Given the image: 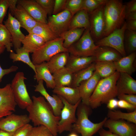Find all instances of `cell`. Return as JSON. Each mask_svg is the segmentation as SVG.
I'll use <instances>...</instances> for the list:
<instances>
[{"label": "cell", "mask_w": 136, "mask_h": 136, "mask_svg": "<svg viewBox=\"0 0 136 136\" xmlns=\"http://www.w3.org/2000/svg\"><path fill=\"white\" fill-rule=\"evenodd\" d=\"M32 103L26 108L28 116L35 126L43 125L51 131L53 136L57 135V126L60 116H56L52 108L43 96L32 97Z\"/></svg>", "instance_id": "6da1fadb"}, {"label": "cell", "mask_w": 136, "mask_h": 136, "mask_svg": "<svg viewBox=\"0 0 136 136\" xmlns=\"http://www.w3.org/2000/svg\"><path fill=\"white\" fill-rule=\"evenodd\" d=\"M119 75V73L116 71L111 76L100 80L90 98L89 106L91 109L107 104L117 96L116 83Z\"/></svg>", "instance_id": "7a4b0ae2"}, {"label": "cell", "mask_w": 136, "mask_h": 136, "mask_svg": "<svg viewBox=\"0 0 136 136\" xmlns=\"http://www.w3.org/2000/svg\"><path fill=\"white\" fill-rule=\"evenodd\" d=\"M106 27L104 37L120 28L125 22V5L120 0H107L104 7Z\"/></svg>", "instance_id": "3957f363"}, {"label": "cell", "mask_w": 136, "mask_h": 136, "mask_svg": "<svg viewBox=\"0 0 136 136\" xmlns=\"http://www.w3.org/2000/svg\"><path fill=\"white\" fill-rule=\"evenodd\" d=\"M91 109L89 106L80 103L77 109L76 121L70 132L80 134L81 136H92L103 128L107 118L105 117L99 123L92 122L88 118Z\"/></svg>", "instance_id": "277c9868"}, {"label": "cell", "mask_w": 136, "mask_h": 136, "mask_svg": "<svg viewBox=\"0 0 136 136\" xmlns=\"http://www.w3.org/2000/svg\"><path fill=\"white\" fill-rule=\"evenodd\" d=\"M63 39L60 37L46 42L32 54V61L34 65L48 61L55 55L60 53L68 52L63 46Z\"/></svg>", "instance_id": "5b68a950"}, {"label": "cell", "mask_w": 136, "mask_h": 136, "mask_svg": "<svg viewBox=\"0 0 136 136\" xmlns=\"http://www.w3.org/2000/svg\"><path fill=\"white\" fill-rule=\"evenodd\" d=\"M99 46L96 45L90 33V29H85L80 39L68 48L71 55L80 57L95 55Z\"/></svg>", "instance_id": "8992f818"}, {"label": "cell", "mask_w": 136, "mask_h": 136, "mask_svg": "<svg viewBox=\"0 0 136 136\" xmlns=\"http://www.w3.org/2000/svg\"><path fill=\"white\" fill-rule=\"evenodd\" d=\"M26 79L24 73L19 72L16 73L11 84L15 100L19 107L23 109L32 103L24 83Z\"/></svg>", "instance_id": "52a82bcc"}, {"label": "cell", "mask_w": 136, "mask_h": 136, "mask_svg": "<svg viewBox=\"0 0 136 136\" xmlns=\"http://www.w3.org/2000/svg\"><path fill=\"white\" fill-rule=\"evenodd\" d=\"M126 29V22L120 28L116 29L107 36L95 42L99 46H107L112 48L119 52L123 57L126 56L124 39Z\"/></svg>", "instance_id": "ba28073f"}, {"label": "cell", "mask_w": 136, "mask_h": 136, "mask_svg": "<svg viewBox=\"0 0 136 136\" xmlns=\"http://www.w3.org/2000/svg\"><path fill=\"white\" fill-rule=\"evenodd\" d=\"M59 96L62 100L64 106L61 112L60 119L57 125V132L60 134L65 131L71 132L73 125L76 121V111L81 100L75 104L73 105L69 103L62 97Z\"/></svg>", "instance_id": "9c48e42d"}, {"label": "cell", "mask_w": 136, "mask_h": 136, "mask_svg": "<svg viewBox=\"0 0 136 136\" xmlns=\"http://www.w3.org/2000/svg\"><path fill=\"white\" fill-rule=\"evenodd\" d=\"M105 4L90 14L89 16L90 32L95 42L104 37L106 27L104 14Z\"/></svg>", "instance_id": "30bf717a"}, {"label": "cell", "mask_w": 136, "mask_h": 136, "mask_svg": "<svg viewBox=\"0 0 136 136\" xmlns=\"http://www.w3.org/2000/svg\"><path fill=\"white\" fill-rule=\"evenodd\" d=\"M73 17L69 11L65 10L57 14L50 16L47 19V24L54 33L59 37L69 30Z\"/></svg>", "instance_id": "8fae6325"}, {"label": "cell", "mask_w": 136, "mask_h": 136, "mask_svg": "<svg viewBox=\"0 0 136 136\" xmlns=\"http://www.w3.org/2000/svg\"><path fill=\"white\" fill-rule=\"evenodd\" d=\"M104 126L119 136H136V124L124 120L107 119Z\"/></svg>", "instance_id": "7c38bea8"}, {"label": "cell", "mask_w": 136, "mask_h": 136, "mask_svg": "<svg viewBox=\"0 0 136 136\" xmlns=\"http://www.w3.org/2000/svg\"><path fill=\"white\" fill-rule=\"evenodd\" d=\"M17 105L11 84L0 88V119L12 114Z\"/></svg>", "instance_id": "4fadbf2b"}, {"label": "cell", "mask_w": 136, "mask_h": 136, "mask_svg": "<svg viewBox=\"0 0 136 136\" xmlns=\"http://www.w3.org/2000/svg\"><path fill=\"white\" fill-rule=\"evenodd\" d=\"M30 120L27 115H18L13 113L0 119V129L14 132Z\"/></svg>", "instance_id": "5bb4252c"}, {"label": "cell", "mask_w": 136, "mask_h": 136, "mask_svg": "<svg viewBox=\"0 0 136 136\" xmlns=\"http://www.w3.org/2000/svg\"><path fill=\"white\" fill-rule=\"evenodd\" d=\"M4 24L11 35L14 50H15L21 47V41L24 39L25 36L21 30V26L19 22L9 11L8 18L4 22Z\"/></svg>", "instance_id": "9a60e30c"}, {"label": "cell", "mask_w": 136, "mask_h": 136, "mask_svg": "<svg viewBox=\"0 0 136 136\" xmlns=\"http://www.w3.org/2000/svg\"><path fill=\"white\" fill-rule=\"evenodd\" d=\"M17 4L37 21L47 24V15L36 0H18Z\"/></svg>", "instance_id": "2e32d148"}, {"label": "cell", "mask_w": 136, "mask_h": 136, "mask_svg": "<svg viewBox=\"0 0 136 136\" xmlns=\"http://www.w3.org/2000/svg\"><path fill=\"white\" fill-rule=\"evenodd\" d=\"M100 79L99 75L95 71L91 77L80 84L78 87L82 103L89 106L90 98Z\"/></svg>", "instance_id": "e0dca14e"}, {"label": "cell", "mask_w": 136, "mask_h": 136, "mask_svg": "<svg viewBox=\"0 0 136 136\" xmlns=\"http://www.w3.org/2000/svg\"><path fill=\"white\" fill-rule=\"evenodd\" d=\"M35 86V91L40 93L47 101L52 108L54 115L60 116L64 104L61 99L58 95L54 94L52 96L47 91L44 86L43 81L40 80Z\"/></svg>", "instance_id": "ac0fdd59"}, {"label": "cell", "mask_w": 136, "mask_h": 136, "mask_svg": "<svg viewBox=\"0 0 136 136\" xmlns=\"http://www.w3.org/2000/svg\"><path fill=\"white\" fill-rule=\"evenodd\" d=\"M116 87L117 96L122 94H136V81L127 74L119 73Z\"/></svg>", "instance_id": "d6986e66"}, {"label": "cell", "mask_w": 136, "mask_h": 136, "mask_svg": "<svg viewBox=\"0 0 136 136\" xmlns=\"http://www.w3.org/2000/svg\"><path fill=\"white\" fill-rule=\"evenodd\" d=\"M96 60L94 56L80 57L70 55L65 67L74 74L87 67Z\"/></svg>", "instance_id": "ffe728a7"}, {"label": "cell", "mask_w": 136, "mask_h": 136, "mask_svg": "<svg viewBox=\"0 0 136 136\" xmlns=\"http://www.w3.org/2000/svg\"><path fill=\"white\" fill-rule=\"evenodd\" d=\"M52 91L54 93L62 97L72 105H75L81 100L78 87H55Z\"/></svg>", "instance_id": "44dd1931"}, {"label": "cell", "mask_w": 136, "mask_h": 136, "mask_svg": "<svg viewBox=\"0 0 136 136\" xmlns=\"http://www.w3.org/2000/svg\"><path fill=\"white\" fill-rule=\"evenodd\" d=\"M36 73L34 78L38 82L40 80L44 81L48 88L53 89L55 85L53 76L49 69L47 62L35 65Z\"/></svg>", "instance_id": "7402d4cb"}, {"label": "cell", "mask_w": 136, "mask_h": 136, "mask_svg": "<svg viewBox=\"0 0 136 136\" xmlns=\"http://www.w3.org/2000/svg\"><path fill=\"white\" fill-rule=\"evenodd\" d=\"M14 16L19 23L21 27L25 29L28 33L38 23L21 6L18 4L17 6Z\"/></svg>", "instance_id": "603a6c76"}, {"label": "cell", "mask_w": 136, "mask_h": 136, "mask_svg": "<svg viewBox=\"0 0 136 136\" xmlns=\"http://www.w3.org/2000/svg\"><path fill=\"white\" fill-rule=\"evenodd\" d=\"M136 57V53L135 52L114 62L116 71L119 73H126L131 75L135 71L133 63Z\"/></svg>", "instance_id": "cb8c5ba5"}, {"label": "cell", "mask_w": 136, "mask_h": 136, "mask_svg": "<svg viewBox=\"0 0 136 136\" xmlns=\"http://www.w3.org/2000/svg\"><path fill=\"white\" fill-rule=\"evenodd\" d=\"M94 56L96 61H116L123 57L117 51L107 46H99Z\"/></svg>", "instance_id": "d4e9b609"}, {"label": "cell", "mask_w": 136, "mask_h": 136, "mask_svg": "<svg viewBox=\"0 0 136 136\" xmlns=\"http://www.w3.org/2000/svg\"><path fill=\"white\" fill-rule=\"evenodd\" d=\"M46 42L41 37L36 34L29 33L21 41L22 47L29 53H33L43 45Z\"/></svg>", "instance_id": "484cf974"}, {"label": "cell", "mask_w": 136, "mask_h": 136, "mask_svg": "<svg viewBox=\"0 0 136 136\" xmlns=\"http://www.w3.org/2000/svg\"><path fill=\"white\" fill-rule=\"evenodd\" d=\"M90 24L89 14L85 10H81L72 17L70 22L69 30L75 28L90 29Z\"/></svg>", "instance_id": "4316f807"}, {"label": "cell", "mask_w": 136, "mask_h": 136, "mask_svg": "<svg viewBox=\"0 0 136 136\" xmlns=\"http://www.w3.org/2000/svg\"><path fill=\"white\" fill-rule=\"evenodd\" d=\"M73 74L65 67L54 72L52 75L55 87H70L73 81Z\"/></svg>", "instance_id": "83f0119b"}, {"label": "cell", "mask_w": 136, "mask_h": 136, "mask_svg": "<svg viewBox=\"0 0 136 136\" xmlns=\"http://www.w3.org/2000/svg\"><path fill=\"white\" fill-rule=\"evenodd\" d=\"M68 52L59 53L53 56L47 62L52 74L65 67L69 56Z\"/></svg>", "instance_id": "f1b7e54d"}, {"label": "cell", "mask_w": 136, "mask_h": 136, "mask_svg": "<svg viewBox=\"0 0 136 136\" xmlns=\"http://www.w3.org/2000/svg\"><path fill=\"white\" fill-rule=\"evenodd\" d=\"M95 71V63L73 74V81L70 87H78L80 84L91 77Z\"/></svg>", "instance_id": "f546056e"}, {"label": "cell", "mask_w": 136, "mask_h": 136, "mask_svg": "<svg viewBox=\"0 0 136 136\" xmlns=\"http://www.w3.org/2000/svg\"><path fill=\"white\" fill-rule=\"evenodd\" d=\"M84 28H75L69 29L62 34L59 37L64 40L63 46L68 49L72 45L78 41L83 33Z\"/></svg>", "instance_id": "4dcf8cb0"}, {"label": "cell", "mask_w": 136, "mask_h": 136, "mask_svg": "<svg viewBox=\"0 0 136 136\" xmlns=\"http://www.w3.org/2000/svg\"><path fill=\"white\" fill-rule=\"evenodd\" d=\"M29 33L39 35L46 42L58 37L54 33L47 24L39 22Z\"/></svg>", "instance_id": "1f68e13d"}, {"label": "cell", "mask_w": 136, "mask_h": 136, "mask_svg": "<svg viewBox=\"0 0 136 136\" xmlns=\"http://www.w3.org/2000/svg\"><path fill=\"white\" fill-rule=\"evenodd\" d=\"M15 51L16 53L13 50L10 52L9 57L13 62L21 61L24 63L31 68L36 74L35 66L30 58L29 53L26 51L22 47L17 49Z\"/></svg>", "instance_id": "d6a6232c"}, {"label": "cell", "mask_w": 136, "mask_h": 136, "mask_svg": "<svg viewBox=\"0 0 136 136\" xmlns=\"http://www.w3.org/2000/svg\"><path fill=\"white\" fill-rule=\"evenodd\" d=\"M95 62V71L103 78L111 76L116 71L113 62L96 61Z\"/></svg>", "instance_id": "836d02e7"}, {"label": "cell", "mask_w": 136, "mask_h": 136, "mask_svg": "<svg viewBox=\"0 0 136 136\" xmlns=\"http://www.w3.org/2000/svg\"><path fill=\"white\" fill-rule=\"evenodd\" d=\"M107 116L109 119L124 120L136 124V109L129 113H124L119 110H109Z\"/></svg>", "instance_id": "e575fe53"}, {"label": "cell", "mask_w": 136, "mask_h": 136, "mask_svg": "<svg viewBox=\"0 0 136 136\" xmlns=\"http://www.w3.org/2000/svg\"><path fill=\"white\" fill-rule=\"evenodd\" d=\"M124 42L125 49H126L125 50L129 54L135 52L136 50V31L126 29L124 34Z\"/></svg>", "instance_id": "d590c367"}, {"label": "cell", "mask_w": 136, "mask_h": 136, "mask_svg": "<svg viewBox=\"0 0 136 136\" xmlns=\"http://www.w3.org/2000/svg\"><path fill=\"white\" fill-rule=\"evenodd\" d=\"M0 44L4 46L8 52L12 51L13 47L11 35L5 26L0 24Z\"/></svg>", "instance_id": "8d00e7d4"}, {"label": "cell", "mask_w": 136, "mask_h": 136, "mask_svg": "<svg viewBox=\"0 0 136 136\" xmlns=\"http://www.w3.org/2000/svg\"><path fill=\"white\" fill-rule=\"evenodd\" d=\"M107 0H83L82 9L90 14L99 7L104 5Z\"/></svg>", "instance_id": "74e56055"}, {"label": "cell", "mask_w": 136, "mask_h": 136, "mask_svg": "<svg viewBox=\"0 0 136 136\" xmlns=\"http://www.w3.org/2000/svg\"><path fill=\"white\" fill-rule=\"evenodd\" d=\"M83 0H67L64 10L69 11L73 16L79 11L82 10Z\"/></svg>", "instance_id": "f35d334b"}, {"label": "cell", "mask_w": 136, "mask_h": 136, "mask_svg": "<svg viewBox=\"0 0 136 136\" xmlns=\"http://www.w3.org/2000/svg\"><path fill=\"white\" fill-rule=\"evenodd\" d=\"M27 136H53L50 130L43 125L32 127Z\"/></svg>", "instance_id": "ab89813d"}, {"label": "cell", "mask_w": 136, "mask_h": 136, "mask_svg": "<svg viewBox=\"0 0 136 136\" xmlns=\"http://www.w3.org/2000/svg\"><path fill=\"white\" fill-rule=\"evenodd\" d=\"M42 7L47 15L52 14L55 0H36Z\"/></svg>", "instance_id": "60d3db41"}, {"label": "cell", "mask_w": 136, "mask_h": 136, "mask_svg": "<svg viewBox=\"0 0 136 136\" xmlns=\"http://www.w3.org/2000/svg\"><path fill=\"white\" fill-rule=\"evenodd\" d=\"M66 1L55 0L52 15H56L64 10Z\"/></svg>", "instance_id": "b9f144b4"}, {"label": "cell", "mask_w": 136, "mask_h": 136, "mask_svg": "<svg viewBox=\"0 0 136 136\" xmlns=\"http://www.w3.org/2000/svg\"><path fill=\"white\" fill-rule=\"evenodd\" d=\"M8 8V0H0V24H2Z\"/></svg>", "instance_id": "7bdbcfd3"}, {"label": "cell", "mask_w": 136, "mask_h": 136, "mask_svg": "<svg viewBox=\"0 0 136 136\" xmlns=\"http://www.w3.org/2000/svg\"><path fill=\"white\" fill-rule=\"evenodd\" d=\"M32 127L29 123L26 124L15 131L12 136H27Z\"/></svg>", "instance_id": "ee69618b"}, {"label": "cell", "mask_w": 136, "mask_h": 136, "mask_svg": "<svg viewBox=\"0 0 136 136\" xmlns=\"http://www.w3.org/2000/svg\"><path fill=\"white\" fill-rule=\"evenodd\" d=\"M119 99L124 100L136 106V95L134 94H122L117 96Z\"/></svg>", "instance_id": "f6af8a7d"}, {"label": "cell", "mask_w": 136, "mask_h": 136, "mask_svg": "<svg viewBox=\"0 0 136 136\" xmlns=\"http://www.w3.org/2000/svg\"><path fill=\"white\" fill-rule=\"evenodd\" d=\"M118 107L132 111L136 109V106H134L126 101L122 99L118 101Z\"/></svg>", "instance_id": "bcb514c9"}, {"label": "cell", "mask_w": 136, "mask_h": 136, "mask_svg": "<svg viewBox=\"0 0 136 136\" xmlns=\"http://www.w3.org/2000/svg\"><path fill=\"white\" fill-rule=\"evenodd\" d=\"M18 69V67L17 66L12 65L9 68L4 69L2 67L0 64V83L1 81L2 78L5 75L16 72Z\"/></svg>", "instance_id": "7dc6e473"}, {"label": "cell", "mask_w": 136, "mask_h": 136, "mask_svg": "<svg viewBox=\"0 0 136 136\" xmlns=\"http://www.w3.org/2000/svg\"><path fill=\"white\" fill-rule=\"evenodd\" d=\"M125 5L126 16L129 14L136 12V0H131Z\"/></svg>", "instance_id": "c3c4849f"}, {"label": "cell", "mask_w": 136, "mask_h": 136, "mask_svg": "<svg viewBox=\"0 0 136 136\" xmlns=\"http://www.w3.org/2000/svg\"><path fill=\"white\" fill-rule=\"evenodd\" d=\"M18 0H8L9 12L11 15L14 16L17 7Z\"/></svg>", "instance_id": "681fc988"}, {"label": "cell", "mask_w": 136, "mask_h": 136, "mask_svg": "<svg viewBox=\"0 0 136 136\" xmlns=\"http://www.w3.org/2000/svg\"><path fill=\"white\" fill-rule=\"evenodd\" d=\"M126 22V29L136 31V20H128Z\"/></svg>", "instance_id": "f907efd6"}, {"label": "cell", "mask_w": 136, "mask_h": 136, "mask_svg": "<svg viewBox=\"0 0 136 136\" xmlns=\"http://www.w3.org/2000/svg\"><path fill=\"white\" fill-rule=\"evenodd\" d=\"M118 100L115 98L110 100L107 103V107L110 110H113L118 107Z\"/></svg>", "instance_id": "816d5d0a"}, {"label": "cell", "mask_w": 136, "mask_h": 136, "mask_svg": "<svg viewBox=\"0 0 136 136\" xmlns=\"http://www.w3.org/2000/svg\"><path fill=\"white\" fill-rule=\"evenodd\" d=\"M98 132L99 136H119L109 130H105L103 128L100 129Z\"/></svg>", "instance_id": "f5cc1de1"}, {"label": "cell", "mask_w": 136, "mask_h": 136, "mask_svg": "<svg viewBox=\"0 0 136 136\" xmlns=\"http://www.w3.org/2000/svg\"><path fill=\"white\" fill-rule=\"evenodd\" d=\"M125 19L126 21L136 20V12L130 13L126 16Z\"/></svg>", "instance_id": "db71d44e"}, {"label": "cell", "mask_w": 136, "mask_h": 136, "mask_svg": "<svg viewBox=\"0 0 136 136\" xmlns=\"http://www.w3.org/2000/svg\"><path fill=\"white\" fill-rule=\"evenodd\" d=\"M14 132H10L0 129V136H12Z\"/></svg>", "instance_id": "11a10c76"}, {"label": "cell", "mask_w": 136, "mask_h": 136, "mask_svg": "<svg viewBox=\"0 0 136 136\" xmlns=\"http://www.w3.org/2000/svg\"><path fill=\"white\" fill-rule=\"evenodd\" d=\"M5 48V47L0 44V54L2 53Z\"/></svg>", "instance_id": "9f6ffc18"}, {"label": "cell", "mask_w": 136, "mask_h": 136, "mask_svg": "<svg viewBox=\"0 0 136 136\" xmlns=\"http://www.w3.org/2000/svg\"><path fill=\"white\" fill-rule=\"evenodd\" d=\"M77 134L74 132H71L68 136H79Z\"/></svg>", "instance_id": "6f0895ef"}]
</instances>
